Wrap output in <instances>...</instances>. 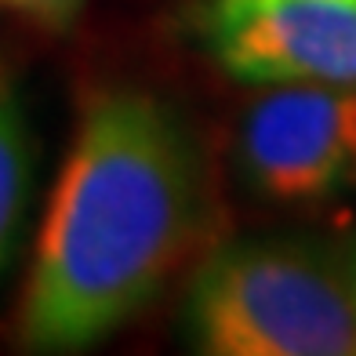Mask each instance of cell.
Wrapping results in <instances>:
<instances>
[{
    "instance_id": "cell-1",
    "label": "cell",
    "mask_w": 356,
    "mask_h": 356,
    "mask_svg": "<svg viewBox=\"0 0 356 356\" xmlns=\"http://www.w3.org/2000/svg\"><path fill=\"white\" fill-rule=\"evenodd\" d=\"M207 164L189 120L142 88L84 102L15 309L26 353L113 334L189 258L207 225Z\"/></svg>"
},
{
    "instance_id": "cell-2",
    "label": "cell",
    "mask_w": 356,
    "mask_h": 356,
    "mask_svg": "<svg viewBox=\"0 0 356 356\" xmlns=\"http://www.w3.org/2000/svg\"><path fill=\"white\" fill-rule=\"evenodd\" d=\"M186 323L211 356H356V251L305 236L225 244L193 277Z\"/></svg>"
},
{
    "instance_id": "cell-3",
    "label": "cell",
    "mask_w": 356,
    "mask_h": 356,
    "mask_svg": "<svg viewBox=\"0 0 356 356\" xmlns=\"http://www.w3.org/2000/svg\"><path fill=\"white\" fill-rule=\"evenodd\" d=\"M193 29L240 84L356 88V0H200Z\"/></svg>"
},
{
    "instance_id": "cell-4",
    "label": "cell",
    "mask_w": 356,
    "mask_h": 356,
    "mask_svg": "<svg viewBox=\"0 0 356 356\" xmlns=\"http://www.w3.org/2000/svg\"><path fill=\"white\" fill-rule=\"evenodd\" d=\"M356 160V88L273 84L236 131L244 182L277 207H309L346 186Z\"/></svg>"
},
{
    "instance_id": "cell-5",
    "label": "cell",
    "mask_w": 356,
    "mask_h": 356,
    "mask_svg": "<svg viewBox=\"0 0 356 356\" xmlns=\"http://www.w3.org/2000/svg\"><path fill=\"white\" fill-rule=\"evenodd\" d=\"M33 178V135L15 76L0 66V273L19 240V225Z\"/></svg>"
},
{
    "instance_id": "cell-6",
    "label": "cell",
    "mask_w": 356,
    "mask_h": 356,
    "mask_svg": "<svg viewBox=\"0 0 356 356\" xmlns=\"http://www.w3.org/2000/svg\"><path fill=\"white\" fill-rule=\"evenodd\" d=\"M84 4L88 0H0V8L22 15V19L37 22L44 29H66Z\"/></svg>"
},
{
    "instance_id": "cell-7",
    "label": "cell",
    "mask_w": 356,
    "mask_h": 356,
    "mask_svg": "<svg viewBox=\"0 0 356 356\" xmlns=\"http://www.w3.org/2000/svg\"><path fill=\"white\" fill-rule=\"evenodd\" d=\"M353 251H356V244H353Z\"/></svg>"
}]
</instances>
